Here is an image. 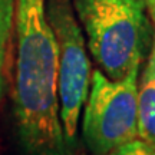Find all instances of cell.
Returning <instances> with one entry per match:
<instances>
[{"instance_id":"6da1fadb","label":"cell","mask_w":155,"mask_h":155,"mask_svg":"<svg viewBox=\"0 0 155 155\" xmlns=\"http://www.w3.org/2000/svg\"><path fill=\"white\" fill-rule=\"evenodd\" d=\"M15 114L26 155H71L59 115L58 45L46 0H17Z\"/></svg>"},{"instance_id":"7a4b0ae2","label":"cell","mask_w":155,"mask_h":155,"mask_svg":"<svg viewBox=\"0 0 155 155\" xmlns=\"http://www.w3.org/2000/svg\"><path fill=\"white\" fill-rule=\"evenodd\" d=\"M86 46L112 81L141 68L154 40L144 0H71Z\"/></svg>"},{"instance_id":"3957f363","label":"cell","mask_w":155,"mask_h":155,"mask_svg":"<svg viewBox=\"0 0 155 155\" xmlns=\"http://www.w3.org/2000/svg\"><path fill=\"white\" fill-rule=\"evenodd\" d=\"M135 68L125 78L112 81L96 69L91 78L82 134L88 148L106 155L138 138V78Z\"/></svg>"},{"instance_id":"277c9868","label":"cell","mask_w":155,"mask_h":155,"mask_svg":"<svg viewBox=\"0 0 155 155\" xmlns=\"http://www.w3.org/2000/svg\"><path fill=\"white\" fill-rule=\"evenodd\" d=\"M46 16L58 45L59 115L63 137L71 148L91 85L88 46L71 0H46Z\"/></svg>"},{"instance_id":"5b68a950","label":"cell","mask_w":155,"mask_h":155,"mask_svg":"<svg viewBox=\"0 0 155 155\" xmlns=\"http://www.w3.org/2000/svg\"><path fill=\"white\" fill-rule=\"evenodd\" d=\"M138 138L155 147V33L142 76L138 79Z\"/></svg>"},{"instance_id":"8992f818","label":"cell","mask_w":155,"mask_h":155,"mask_svg":"<svg viewBox=\"0 0 155 155\" xmlns=\"http://www.w3.org/2000/svg\"><path fill=\"white\" fill-rule=\"evenodd\" d=\"M17 0H0V101L5 94L7 56L15 35Z\"/></svg>"},{"instance_id":"52a82bcc","label":"cell","mask_w":155,"mask_h":155,"mask_svg":"<svg viewBox=\"0 0 155 155\" xmlns=\"http://www.w3.org/2000/svg\"><path fill=\"white\" fill-rule=\"evenodd\" d=\"M106 155H155V147L141 138H137L112 150Z\"/></svg>"},{"instance_id":"ba28073f","label":"cell","mask_w":155,"mask_h":155,"mask_svg":"<svg viewBox=\"0 0 155 155\" xmlns=\"http://www.w3.org/2000/svg\"><path fill=\"white\" fill-rule=\"evenodd\" d=\"M145 6H147V12L150 16L152 26H154V33H155V0H144Z\"/></svg>"}]
</instances>
